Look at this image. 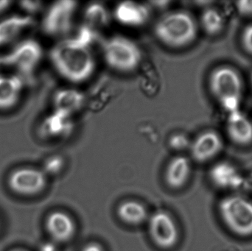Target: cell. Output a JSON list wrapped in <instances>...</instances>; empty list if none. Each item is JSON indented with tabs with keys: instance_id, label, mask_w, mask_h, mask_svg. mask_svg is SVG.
I'll return each mask as SVG.
<instances>
[{
	"instance_id": "30bf717a",
	"label": "cell",
	"mask_w": 252,
	"mask_h": 251,
	"mask_svg": "<svg viewBox=\"0 0 252 251\" xmlns=\"http://www.w3.org/2000/svg\"><path fill=\"white\" fill-rule=\"evenodd\" d=\"M209 178L215 187L235 193L244 184V178L239 169L229 162H219L211 167Z\"/></svg>"
},
{
	"instance_id": "f1b7e54d",
	"label": "cell",
	"mask_w": 252,
	"mask_h": 251,
	"mask_svg": "<svg viewBox=\"0 0 252 251\" xmlns=\"http://www.w3.org/2000/svg\"><path fill=\"white\" fill-rule=\"evenodd\" d=\"M40 251H56V248L54 243H46L40 248Z\"/></svg>"
},
{
	"instance_id": "2e32d148",
	"label": "cell",
	"mask_w": 252,
	"mask_h": 251,
	"mask_svg": "<svg viewBox=\"0 0 252 251\" xmlns=\"http://www.w3.org/2000/svg\"><path fill=\"white\" fill-rule=\"evenodd\" d=\"M30 15H13L0 20V47L10 44L33 25Z\"/></svg>"
},
{
	"instance_id": "4fadbf2b",
	"label": "cell",
	"mask_w": 252,
	"mask_h": 251,
	"mask_svg": "<svg viewBox=\"0 0 252 251\" xmlns=\"http://www.w3.org/2000/svg\"><path fill=\"white\" fill-rule=\"evenodd\" d=\"M149 7L142 3L126 1L118 3L114 10V17L121 25L131 28L143 26L149 20Z\"/></svg>"
},
{
	"instance_id": "d6986e66",
	"label": "cell",
	"mask_w": 252,
	"mask_h": 251,
	"mask_svg": "<svg viewBox=\"0 0 252 251\" xmlns=\"http://www.w3.org/2000/svg\"><path fill=\"white\" fill-rule=\"evenodd\" d=\"M118 215L128 225H139L148 220V211L144 205L134 200L123 202L118 208Z\"/></svg>"
},
{
	"instance_id": "ba28073f",
	"label": "cell",
	"mask_w": 252,
	"mask_h": 251,
	"mask_svg": "<svg viewBox=\"0 0 252 251\" xmlns=\"http://www.w3.org/2000/svg\"><path fill=\"white\" fill-rule=\"evenodd\" d=\"M47 175L42 170L32 167H21L9 175L7 186L18 195L35 196L44 191L47 186Z\"/></svg>"
},
{
	"instance_id": "7a4b0ae2",
	"label": "cell",
	"mask_w": 252,
	"mask_h": 251,
	"mask_svg": "<svg viewBox=\"0 0 252 251\" xmlns=\"http://www.w3.org/2000/svg\"><path fill=\"white\" fill-rule=\"evenodd\" d=\"M154 31L156 38L163 45L171 49H182L196 39L198 26L191 13L178 10L160 17L156 22Z\"/></svg>"
},
{
	"instance_id": "4316f807",
	"label": "cell",
	"mask_w": 252,
	"mask_h": 251,
	"mask_svg": "<svg viewBox=\"0 0 252 251\" xmlns=\"http://www.w3.org/2000/svg\"><path fill=\"white\" fill-rule=\"evenodd\" d=\"M20 7L28 13H36L41 8V3L40 1H21Z\"/></svg>"
},
{
	"instance_id": "5bb4252c",
	"label": "cell",
	"mask_w": 252,
	"mask_h": 251,
	"mask_svg": "<svg viewBox=\"0 0 252 251\" xmlns=\"http://www.w3.org/2000/svg\"><path fill=\"white\" fill-rule=\"evenodd\" d=\"M45 228L52 240L56 243H67L76 231L73 219L60 211L52 212L46 218Z\"/></svg>"
},
{
	"instance_id": "e0dca14e",
	"label": "cell",
	"mask_w": 252,
	"mask_h": 251,
	"mask_svg": "<svg viewBox=\"0 0 252 251\" xmlns=\"http://www.w3.org/2000/svg\"><path fill=\"white\" fill-rule=\"evenodd\" d=\"M191 165L188 158L178 156L169 162L165 172L167 185L174 190H179L186 184L190 177Z\"/></svg>"
},
{
	"instance_id": "7c38bea8",
	"label": "cell",
	"mask_w": 252,
	"mask_h": 251,
	"mask_svg": "<svg viewBox=\"0 0 252 251\" xmlns=\"http://www.w3.org/2000/svg\"><path fill=\"white\" fill-rule=\"evenodd\" d=\"M226 129L234 144L242 147L252 144V121L241 109L227 113Z\"/></svg>"
},
{
	"instance_id": "9c48e42d",
	"label": "cell",
	"mask_w": 252,
	"mask_h": 251,
	"mask_svg": "<svg viewBox=\"0 0 252 251\" xmlns=\"http://www.w3.org/2000/svg\"><path fill=\"white\" fill-rule=\"evenodd\" d=\"M149 232L160 249H170L179 241V231L173 218L164 211H158L150 218Z\"/></svg>"
},
{
	"instance_id": "8992f818",
	"label": "cell",
	"mask_w": 252,
	"mask_h": 251,
	"mask_svg": "<svg viewBox=\"0 0 252 251\" xmlns=\"http://www.w3.org/2000/svg\"><path fill=\"white\" fill-rule=\"evenodd\" d=\"M41 44L34 39H26L0 57V66L13 67L25 75L35 70L42 58Z\"/></svg>"
},
{
	"instance_id": "8fae6325",
	"label": "cell",
	"mask_w": 252,
	"mask_h": 251,
	"mask_svg": "<svg viewBox=\"0 0 252 251\" xmlns=\"http://www.w3.org/2000/svg\"><path fill=\"white\" fill-rule=\"evenodd\" d=\"M189 148L195 162L206 163L220 154L223 148V141L219 133L209 130L199 134L191 143Z\"/></svg>"
},
{
	"instance_id": "44dd1931",
	"label": "cell",
	"mask_w": 252,
	"mask_h": 251,
	"mask_svg": "<svg viewBox=\"0 0 252 251\" xmlns=\"http://www.w3.org/2000/svg\"><path fill=\"white\" fill-rule=\"evenodd\" d=\"M84 25L96 31L98 28L107 26L109 13L106 6L101 3H90L86 7L84 13Z\"/></svg>"
},
{
	"instance_id": "484cf974",
	"label": "cell",
	"mask_w": 252,
	"mask_h": 251,
	"mask_svg": "<svg viewBox=\"0 0 252 251\" xmlns=\"http://www.w3.org/2000/svg\"><path fill=\"white\" fill-rule=\"evenodd\" d=\"M237 11L244 17H252V0H244L236 2Z\"/></svg>"
},
{
	"instance_id": "d4e9b609",
	"label": "cell",
	"mask_w": 252,
	"mask_h": 251,
	"mask_svg": "<svg viewBox=\"0 0 252 251\" xmlns=\"http://www.w3.org/2000/svg\"><path fill=\"white\" fill-rule=\"evenodd\" d=\"M170 145L171 148L176 150H182L187 148L189 144L188 138L182 134L173 136L170 140Z\"/></svg>"
},
{
	"instance_id": "603a6c76",
	"label": "cell",
	"mask_w": 252,
	"mask_h": 251,
	"mask_svg": "<svg viewBox=\"0 0 252 251\" xmlns=\"http://www.w3.org/2000/svg\"><path fill=\"white\" fill-rule=\"evenodd\" d=\"M63 167V159L59 156L49 158L44 164V173L49 175H56L62 171Z\"/></svg>"
},
{
	"instance_id": "1f68e13d",
	"label": "cell",
	"mask_w": 252,
	"mask_h": 251,
	"mask_svg": "<svg viewBox=\"0 0 252 251\" xmlns=\"http://www.w3.org/2000/svg\"><path fill=\"white\" fill-rule=\"evenodd\" d=\"M11 251H27L23 250V249H15V250H13Z\"/></svg>"
},
{
	"instance_id": "ffe728a7",
	"label": "cell",
	"mask_w": 252,
	"mask_h": 251,
	"mask_svg": "<svg viewBox=\"0 0 252 251\" xmlns=\"http://www.w3.org/2000/svg\"><path fill=\"white\" fill-rule=\"evenodd\" d=\"M200 24L206 34L210 36H216L221 33L226 22L220 10L214 7H208L201 13Z\"/></svg>"
},
{
	"instance_id": "6da1fadb",
	"label": "cell",
	"mask_w": 252,
	"mask_h": 251,
	"mask_svg": "<svg viewBox=\"0 0 252 251\" xmlns=\"http://www.w3.org/2000/svg\"><path fill=\"white\" fill-rule=\"evenodd\" d=\"M50 60L56 72L72 84L88 81L95 70V60L90 47L72 38L56 44L50 50Z\"/></svg>"
},
{
	"instance_id": "7402d4cb",
	"label": "cell",
	"mask_w": 252,
	"mask_h": 251,
	"mask_svg": "<svg viewBox=\"0 0 252 251\" xmlns=\"http://www.w3.org/2000/svg\"><path fill=\"white\" fill-rule=\"evenodd\" d=\"M69 116V115L55 111L54 113L44 121L43 128L44 132L50 136H57L62 134L67 128Z\"/></svg>"
},
{
	"instance_id": "83f0119b",
	"label": "cell",
	"mask_w": 252,
	"mask_h": 251,
	"mask_svg": "<svg viewBox=\"0 0 252 251\" xmlns=\"http://www.w3.org/2000/svg\"><path fill=\"white\" fill-rule=\"evenodd\" d=\"M81 251H104L102 246L97 243H92L84 246Z\"/></svg>"
},
{
	"instance_id": "d6a6232c",
	"label": "cell",
	"mask_w": 252,
	"mask_h": 251,
	"mask_svg": "<svg viewBox=\"0 0 252 251\" xmlns=\"http://www.w3.org/2000/svg\"><path fill=\"white\" fill-rule=\"evenodd\" d=\"M250 82H251V85L252 87V72L251 73V75H250Z\"/></svg>"
},
{
	"instance_id": "4dcf8cb0",
	"label": "cell",
	"mask_w": 252,
	"mask_h": 251,
	"mask_svg": "<svg viewBox=\"0 0 252 251\" xmlns=\"http://www.w3.org/2000/svg\"><path fill=\"white\" fill-rule=\"evenodd\" d=\"M153 5L155 7H158V8H162V7H166L167 4H170V1H153Z\"/></svg>"
},
{
	"instance_id": "ac0fdd59",
	"label": "cell",
	"mask_w": 252,
	"mask_h": 251,
	"mask_svg": "<svg viewBox=\"0 0 252 251\" xmlns=\"http://www.w3.org/2000/svg\"><path fill=\"white\" fill-rule=\"evenodd\" d=\"M84 95L82 92L72 88H65L55 94L53 103L55 111L71 116L84 106Z\"/></svg>"
},
{
	"instance_id": "3957f363",
	"label": "cell",
	"mask_w": 252,
	"mask_h": 251,
	"mask_svg": "<svg viewBox=\"0 0 252 251\" xmlns=\"http://www.w3.org/2000/svg\"><path fill=\"white\" fill-rule=\"evenodd\" d=\"M209 91L226 113L241 109L244 94V81L237 69L220 66L210 72Z\"/></svg>"
},
{
	"instance_id": "f546056e",
	"label": "cell",
	"mask_w": 252,
	"mask_h": 251,
	"mask_svg": "<svg viewBox=\"0 0 252 251\" xmlns=\"http://www.w3.org/2000/svg\"><path fill=\"white\" fill-rule=\"evenodd\" d=\"M11 3L10 1H0V13L7 10Z\"/></svg>"
},
{
	"instance_id": "5b68a950",
	"label": "cell",
	"mask_w": 252,
	"mask_h": 251,
	"mask_svg": "<svg viewBox=\"0 0 252 251\" xmlns=\"http://www.w3.org/2000/svg\"><path fill=\"white\" fill-rule=\"evenodd\" d=\"M103 56L108 66L122 73L136 70L142 60V50L138 44L121 35L111 37L105 41Z\"/></svg>"
},
{
	"instance_id": "52a82bcc",
	"label": "cell",
	"mask_w": 252,
	"mask_h": 251,
	"mask_svg": "<svg viewBox=\"0 0 252 251\" xmlns=\"http://www.w3.org/2000/svg\"><path fill=\"white\" fill-rule=\"evenodd\" d=\"M78 2L72 0H61L49 7L42 21V29L50 36L68 33L72 29Z\"/></svg>"
},
{
	"instance_id": "9a60e30c",
	"label": "cell",
	"mask_w": 252,
	"mask_h": 251,
	"mask_svg": "<svg viewBox=\"0 0 252 251\" xmlns=\"http://www.w3.org/2000/svg\"><path fill=\"white\" fill-rule=\"evenodd\" d=\"M23 81L18 75L0 74V111L14 107L23 91Z\"/></svg>"
},
{
	"instance_id": "cb8c5ba5",
	"label": "cell",
	"mask_w": 252,
	"mask_h": 251,
	"mask_svg": "<svg viewBox=\"0 0 252 251\" xmlns=\"http://www.w3.org/2000/svg\"><path fill=\"white\" fill-rule=\"evenodd\" d=\"M241 41L244 50L252 56V24L244 28L241 34Z\"/></svg>"
},
{
	"instance_id": "277c9868",
	"label": "cell",
	"mask_w": 252,
	"mask_h": 251,
	"mask_svg": "<svg viewBox=\"0 0 252 251\" xmlns=\"http://www.w3.org/2000/svg\"><path fill=\"white\" fill-rule=\"evenodd\" d=\"M218 213L225 228L233 235L241 238L252 237V200L232 193L220 199Z\"/></svg>"
}]
</instances>
